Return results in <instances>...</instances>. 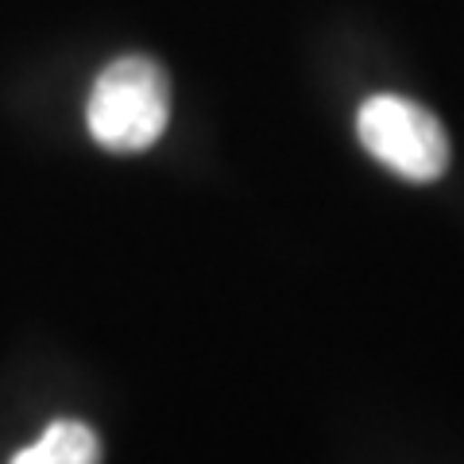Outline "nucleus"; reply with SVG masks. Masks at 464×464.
<instances>
[{"instance_id": "obj_1", "label": "nucleus", "mask_w": 464, "mask_h": 464, "mask_svg": "<svg viewBox=\"0 0 464 464\" xmlns=\"http://www.w3.org/2000/svg\"><path fill=\"white\" fill-rule=\"evenodd\" d=\"M170 82L167 70L148 54H124L97 74L85 105L90 136L105 151L136 155L167 132Z\"/></svg>"}, {"instance_id": "obj_2", "label": "nucleus", "mask_w": 464, "mask_h": 464, "mask_svg": "<svg viewBox=\"0 0 464 464\" xmlns=\"http://www.w3.org/2000/svg\"><path fill=\"white\" fill-rule=\"evenodd\" d=\"M356 136L364 151L406 182H433L449 167V136L441 121L418 101L395 93L368 97L356 112Z\"/></svg>"}, {"instance_id": "obj_3", "label": "nucleus", "mask_w": 464, "mask_h": 464, "mask_svg": "<svg viewBox=\"0 0 464 464\" xmlns=\"http://www.w3.org/2000/svg\"><path fill=\"white\" fill-rule=\"evenodd\" d=\"M8 464H101V441L78 418H54L43 438L12 453Z\"/></svg>"}]
</instances>
